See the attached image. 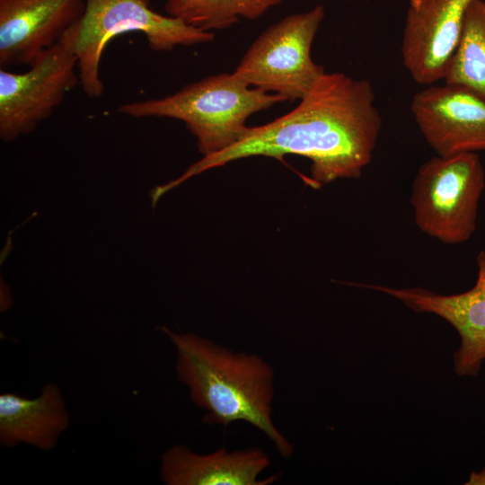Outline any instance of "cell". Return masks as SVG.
I'll use <instances>...</instances> for the list:
<instances>
[{"label": "cell", "mask_w": 485, "mask_h": 485, "mask_svg": "<svg viewBox=\"0 0 485 485\" xmlns=\"http://www.w3.org/2000/svg\"><path fill=\"white\" fill-rule=\"evenodd\" d=\"M381 128L370 82L325 72L294 110L265 125L247 128L236 143L203 156L159 190L165 194L207 170L259 155L307 157L317 184L356 179L372 160Z\"/></svg>", "instance_id": "1"}, {"label": "cell", "mask_w": 485, "mask_h": 485, "mask_svg": "<svg viewBox=\"0 0 485 485\" xmlns=\"http://www.w3.org/2000/svg\"><path fill=\"white\" fill-rule=\"evenodd\" d=\"M161 330L174 348L179 381L206 411L203 423L227 428L247 422L266 435L281 457H291L294 447L272 419L274 372L263 358L234 352L195 333Z\"/></svg>", "instance_id": "2"}, {"label": "cell", "mask_w": 485, "mask_h": 485, "mask_svg": "<svg viewBox=\"0 0 485 485\" xmlns=\"http://www.w3.org/2000/svg\"><path fill=\"white\" fill-rule=\"evenodd\" d=\"M283 96L251 87L234 74H218L189 84L173 94L121 105L118 112L133 118L181 120L196 137L203 156L216 154L243 135L247 119Z\"/></svg>", "instance_id": "3"}, {"label": "cell", "mask_w": 485, "mask_h": 485, "mask_svg": "<svg viewBox=\"0 0 485 485\" xmlns=\"http://www.w3.org/2000/svg\"><path fill=\"white\" fill-rule=\"evenodd\" d=\"M128 32L143 33L154 51H170L176 46L190 47L215 39L210 31L154 12L149 0H86L82 17L60 41L77 58L79 84L88 98L98 99L104 93L100 64L107 45Z\"/></svg>", "instance_id": "4"}, {"label": "cell", "mask_w": 485, "mask_h": 485, "mask_svg": "<svg viewBox=\"0 0 485 485\" xmlns=\"http://www.w3.org/2000/svg\"><path fill=\"white\" fill-rule=\"evenodd\" d=\"M485 172L476 153L435 155L414 178L410 203L420 231L446 244L468 241L476 230Z\"/></svg>", "instance_id": "5"}, {"label": "cell", "mask_w": 485, "mask_h": 485, "mask_svg": "<svg viewBox=\"0 0 485 485\" xmlns=\"http://www.w3.org/2000/svg\"><path fill=\"white\" fill-rule=\"evenodd\" d=\"M325 15L318 4L266 29L251 45L233 73L251 87L301 100L325 73L311 57L314 37Z\"/></svg>", "instance_id": "6"}, {"label": "cell", "mask_w": 485, "mask_h": 485, "mask_svg": "<svg viewBox=\"0 0 485 485\" xmlns=\"http://www.w3.org/2000/svg\"><path fill=\"white\" fill-rule=\"evenodd\" d=\"M29 66L23 73L0 69V137L4 142L33 131L79 84L77 58L61 41Z\"/></svg>", "instance_id": "7"}, {"label": "cell", "mask_w": 485, "mask_h": 485, "mask_svg": "<svg viewBox=\"0 0 485 485\" xmlns=\"http://www.w3.org/2000/svg\"><path fill=\"white\" fill-rule=\"evenodd\" d=\"M473 0H410L401 38L402 64L419 84L444 80Z\"/></svg>", "instance_id": "8"}, {"label": "cell", "mask_w": 485, "mask_h": 485, "mask_svg": "<svg viewBox=\"0 0 485 485\" xmlns=\"http://www.w3.org/2000/svg\"><path fill=\"white\" fill-rule=\"evenodd\" d=\"M410 110L436 155L485 151V100L468 89L428 85L414 94Z\"/></svg>", "instance_id": "9"}, {"label": "cell", "mask_w": 485, "mask_h": 485, "mask_svg": "<svg viewBox=\"0 0 485 485\" xmlns=\"http://www.w3.org/2000/svg\"><path fill=\"white\" fill-rule=\"evenodd\" d=\"M478 272L474 286L463 293L441 295L423 287L393 288L375 285L374 289L402 302L417 313L436 314L458 332L459 348L454 354V367L462 376H476L485 360V251L476 259Z\"/></svg>", "instance_id": "10"}, {"label": "cell", "mask_w": 485, "mask_h": 485, "mask_svg": "<svg viewBox=\"0 0 485 485\" xmlns=\"http://www.w3.org/2000/svg\"><path fill=\"white\" fill-rule=\"evenodd\" d=\"M86 0H0V66L30 65L82 17Z\"/></svg>", "instance_id": "11"}, {"label": "cell", "mask_w": 485, "mask_h": 485, "mask_svg": "<svg viewBox=\"0 0 485 485\" xmlns=\"http://www.w3.org/2000/svg\"><path fill=\"white\" fill-rule=\"evenodd\" d=\"M269 464V456L259 447L221 448L203 454L175 445L162 454L160 477L167 485H267L278 480V474L259 479Z\"/></svg>", "instance_id": "12"}, {"label": "cell", "mask_w": 485, "mask_h": 485, "mask_svg": "<svg viewBox=\"0 0 485 485\" xmlns=\"http://www.w3.org/2000/svg\"><path fill=\"white\" fill-rule=\"evenodd\" d=\"M69 425L62 391L54 383L47 384L32 399L13 392L0 394V444L4 447L24 444L52 450Z\"/></svg>", "instance_id": "13"}, {"label": "cell", "mask_w": 485, "mask_h": 485, "mask_svg": "<svg viewBox=\"0 0 485 485\" xmlns=\"http://www.w3.org/2000/svg\"><path fill=\"white\" fill-rule=\"evenodd\" d=\"M444 81L485 100V0H473L470 4Z\"/></svg>", "instance_id": "14"}, {"label": "cell", "mask_w": 485, "mask_h": 485, "mask_svg": "<svg viewBox=\"0 0 485 485\" xmlns=\"http://www.w3.org/2000/svg\"><path fill=\"white\" fill-rule=\"evenodd\" d=\"M282 0H167L168 15L205 31L222 30L241 18L254 20Z\"/></svg>", "instance_id": "15"}, {"label": "cell", "mask_w": 485, "mask_h": 485, "mask_svg": "<svg viewBox=\"0 0 485 485\" xmlns=\"http://www.w3.org/2000/svg\"><path fill=\"white\" fill-rule=\"evenodd\" d=\"M468 485H485V468L480 472H472L470 475Z\"/></svg>", "instance_id": "16"}]
</instances>
